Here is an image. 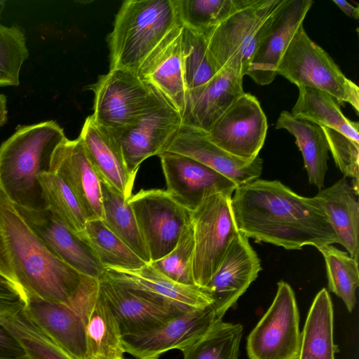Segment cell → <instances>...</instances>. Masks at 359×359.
<instances>
[{
	"label": "cell",
	"mask_w": 359,
	"mask_h": 359,
	"mask_svg": "<svg viewBox=\"0 0 359 359\" xmlns=\"http://www.w3.org/2000/svg\"><path fill=\"white\" fill-rule=\"evenodd\" d=\"M262 270L260 259L249 239L239 233L230 243L219 268L205 287L217 319H222Z\"/></svg>",
	"instance_id": "cell-15"
},
{
	"label": "cell",
	"mask_w": 359,
	"mask_h": 359,
	"mask_svg": "<svg viewBox=\"0 0 359 359\" xmlns=\"http://www.w3.org/2000/svg\"><path fill=\"white\" fill-rule=\"evenodd\" d=\"M312 0H286L256 50L246 75L266 86L276 79L277 67L286 48L311 9Z\"/></svg>",
	"instance_id": "cell-21"
},
{
	"label": "cell",
	"mask_w": 359,
	"mask_h": 359,
	"mask_svg": "<svg viewBox=\"0 0 359 359\" xmlns=\"http://www.w3.org/2000/svg\"><path fill=\"white\" fill-rule=\"evenodd\" d=\"M122 359H124L123 358Z\"/></svg>",
	"instance_id": "cell-48"
},
{
	"label": "cell",
	"mask_w": 359,
	"mask_h": 359,
	"mask_svg": "<svg viewBox=\"0 0 359 359\" xmlns=\"http://www.w3.org/2000/svg\"><path fill=\"white\" fill-rule=\"evenodd\" d=\"M79 137L100 180L129 199L135 176L128 170L114 135L97 124L89 116L86 118Z\"/></svg>",
	"instance_id": "cell-24"
},
{
	"label": "cell",
	"mask_w": 359,
	"mask_h": 359,
	"mask_svg": "<svg viewBox=\"0 0 359 359\" xmlns=\"http://www.w3.org/2000/svg\"><path fill=\"white\" fill-rule=\"evenodd\" d=\"M31 320L73 359H85V332L78 311L65 305L25 295Z\"/></svg>",
	"instance_id": "cell-25"
},
{
	"label": "cell",
	"mask_w": 359,
	"mask_h": 359,
	"mask_svg": "<svg viewBox=\"0 0 359 359\" xmlns=\"http://www.w3.org/2000/svg\"><path fill=\"white\" fill-rule=\"evenodd\" d=\"M298 88L299 95L290 112L294 117L333 129L359 142L358 122L344 116L334 97L319 90Z\"/></svg>",
	"instance_id": "cell-31"
},
{
	"label": "cell",
	"mask_w": 359,
	"mask_h": 359,
	"mask_svg": "<svg viewBox=\"0 0 359 359\" xmlns=\"http://www.w3.org/2000/svg\"><path fill=\"white\" fill-rule=\"evenodd\" d=\"M175 0H126L108 37L110 69L137 73L146 57L176 26Z\"/></svg>",
	"instance_id": "cell-4"
},
{
	"label": "cell",
	"mask_w": 359,
	"mask_h": 359,
	"mask_svg": "<svg viewBox=\"0 0 359 359\" xmlns=\"http://www.w3.org/2000/svg\"><path fill=\"white\" fill-rule=\"evenodd\" d=\"M285 1L238 0L224 20L203 32L219 71L231 68L246 75L256 50Z\"/></svg>",
	"instance_id": "cell-5"
},
{
	"label": "cell",
	"mask_w": 359,
	"mask_h": 359,
	"mask_svg": "<svg viewBox=\"0 0 359 359\" xmlns=\"http://www.w3.org/2000/svg\"><path fill=\"white\" fill-rule=\"evenodd\" d=\"M47 209L51 210L72 232H81L87 220L76 196L53 172L42 174L39 177Z\"/></svg>",
	"instance_id": "cell-37"
},
{
	"label": "cell",
	"mask_w": 359,
	"mask_h": 359,
	"mask_svg": "<svg viewBox=\"0 0 359 359\" xmlns=\"http://www.w3.org/2000/svg\"><path fill=\"white\" fill-rule=\"evenodd\" d=\"M84 325L85 359H122L125 353L122 334L97 285L80 305Z\"/></svg>",
	"instance_id": "cell-26"
},
{
	"label": "cell",
	"mask_w": 359,
	"mask_h": 359,
	"mask_svg": "<svg viewBox=\"0 0 359 359\" xmlns=\"http://www.w3.org/2000/svg\"><path fill=\"white\" fill-rule=\"evenodd\" d=\"M27 355L23 348L12 333L0 323V358Z\"/></svg>",
	"instance_id": "cell-42"
},
{
	"label": "cell",
	"mask_w": 359,
	"mask_h": 359,
	"mask_svg": "<svg viewBox=\"0 0 359 359\" xmlns=\"http://www.w3.org/2000/svg\"><path fill=\"white\" fill-rule=\"evenodd\" d=\"M50 172L56 173L79 201L88 221L102 219L100 180L81 140L66 139L55 150Z\"/></svg>",
	"instance_id": "cell-20"
},
{
	"label": "cell",
	"mask_w": 359,
	"mask_h": 359,
	"mask_svg": "<svg viewBox=\"0 0 359 359\" xmlns=\"http://www.w3.org/2000/svg\"><path fill=\"white\" fill-rule=\"evenodd\" d=\"M151 262L170 252L184 227L191 222V211L166 190L141 189L128 199Z\"/></svg>",
	"instance_id": "cell-10"
},
{
	"label": "cell",
	"mask_w": 359,
	"mask_h": 359,
	"mask_svg": "<svg viewBox=\"0 0 359 359\" xmlns=\"http://www.w3.org/2000/svg\"><path fill=\"white\" fill-rule=\"evenodd\" d=\"M231 207L240 233L256 243L286 250L337 243V236L315 197L294 192L278 180L257 179L238 186Z\"/></svg>",
	"instance_id": "cell-1"
},
{
	"label": "cell",
	"mask_w": 359,
	"mask_h": 359,
	"mask_svg": "<svg viewBox=\"0 0 359 359\" xmlns=\"http://www.w3.org/2000/svg\"><path fill=\"white\" fill-rule=\"evenodd\" d=\"M0 275L25 295L61 304L78 312L98 280L59 259L1 191Z\"/></svg>",
	"instance_id": "cell-2"
},
{
	"label": "cell",
	"mask_w": 359,
	"mask_h": 359,
	"mask_svg": "<svg viewBox=\"0 0 359 359\" xmlns=\"http://www.w3.org/2000/svg\"><path fill=\"white\" fill-rule=\"evenodd\" d=\"M165 151L189 156L225 176L237 187L259 179L263 160L251 162L232 156L212 143L205 133L182 125Z\"/></svg>",
	"instance_id": "cell-22"
},
{
	"label": "cell",
	"mask_w": 359,
	"mask_h": 359,
	"mask_svg": "<svg viewBox=\"0 0 359 359\" xmlns=\"http://www.w3.org/2000/svg\"><path fill=\"white\" fill-rule=\"evenodd\" d=\"M25 300H0V323L17 339L30 359H73L29 318Z\"/></svg>",
	"instance_id": "cell-29"
},
{
	"label": "cell",
	"mask_w": 359,
	"mask_h": 359,
	"mask_svg": "<svg viewBox=\"0 0 359 359\" xmlns=\"http://www.w3.org/2000/svg\"><path fill=\"white\" fill-rule=\"evenodd\" d=\"M318 250L325 262L329 290L343 300L348 311H352L359 286L358 260L332 245Z\"/></svg>",
	"instance_id": "cell-36"
},
{
	"label": "cell",
	"mask_w": 359,
	"mask_h": 359,
	"mask_svg": "<svg viewBox=\"0 0 359 359\" xmlns=\"http://www.w3.org/2000/svg\"><path fill=\"white\" fill-rule=\"evenodd\" d=\"M322 128L336 165L345 177L352 179L351 187L358 195L359 142L333 129Z\"/></svg>",
	"instance_id": "cell-41"
},
{
	"label": "cell",
	"mask_w": 359,
	"mask_h": 359,
	"mask_svg": "<svg viewBox=\"0 0 359 359\" xmlns=\"http://www.w3.org/2000/svg\"><path fill=\"white\" fill-rule=\"evenodd\" d=\"M0 300H25V295L20 288L0 275Z\"/></svg>",
	"instance_id": "cell-43"
},
{
	"label": "cell",
	"mask_w": 359,
	"mask_h": 359,
	"mask_svg": "<svg viewBox=\"0 0 359 359\" xmlns=\"http://www.w3.org/2000/svg\"><path fill=\"white\" fill-rule=\"evenodd\" d=\"M294 292L285 281L267 311L250 333L247 352L250 359H298L302 333Z\"/></svg>",
	"instance_id": "cell-9"
},
{
	"label": "cell",
	"mask_w": 359,
	"mask_h": 359,
	"mask_svg": "<svg viewBox=\"0 0 359 359\" xmlns=\"http://www.w3.org/2000/svg\"><path fill=\"white\" fill-rule=\"evenodd\" d=\"M276 129H285L292 134L302 154L309 183L320 190L324 187L327 170L329 147L322 127L294 117L290 112H280Z\"/></svg>",
	"instance_id": "cell-28"
},
{
	"label": "cell",
	"mask_w": 359,
	"mask_h": 359,
	"mask_svg": "<svg viewBox=\"0 0 359 359\" xmlns=\"http://www.w3.org/2000/svg\"><path fill=\"white\" fill-rule=\"evenodd\" d=\"M104 274L121 285L161 304L184 311L212 305L205 288L172 280L150 263L130 270L107 268Z\"/></svg>",
	"instance_id": "cell-17"
},
{
	"label": "cell",
	"mask_w": 359,
	"mask_h": 359,
	"mask_svg": "<svg viewBox=\"0 0 359 359\" xmlns=\"http://www.w3.org/2000/svg\"><path fill=\"white\" fill-rule=\"evenodd\" d=\"M334 3L346 15L355 19L359 18V8L349 4L344 0H332Z\"/></svg>",
	"instance_id": "cell-44"
},
{
	"label": "cell",
	"mask_w": 359,
	"mask_h": 359,
	"mask_svg": "<svg viewBox=\"0 0 359 359\" xmlns=\"http://www.w3.org/2000/svg\"><path fill=\"white\" fill-rule=\"evenodd\" d=\"M232 194L217 192L205 197L191 212L194 231L193 275L196 285L205 288L240 233L231 207Z\"/></svg>",
	"instance_id": "cell-8"
},
{
	"label": "cell",
	"mask_w": 359,
	"mask_h": 359,
	"mask_svg": "<svg viewBox=\"0 0 359 359\" xmlns=\"http://www.w3.org/2000/svg\"><path fill=\"white\" fill-rule=\"evenodd\" d=\"M67 139L54 121L19 126L0 146V191L15 206L47 209L39 181L50 172L57 148Z\"/></svg>",
	"instance_id": "cell-3"
},
{
	"label": "cell",
	"mask_w": 359,
	"mask_h": 359,
	"mask_svg": "<svg viewBox=\"0 0 359 359\" xmlns=\"http://www.w3.org/2000/svg\"><path fill=\"white\" fill-rule=\"evenodd\" d=\"M15 207L59 259L84 276L95 279L102 276L104 268L91 248L51 210H32Z\"/></svg>",
	"instance_id": "cell-19"
},
{
	"label": "cell",
	"mask_w": 359,
	"mask_h": 359,
	"mask_svg": "<svg viewBox=\"0 0 359 359\" xmlns=\"http://www.w3.org/2000/svg\"><path fill=\"white\" fill-rule=\"evenodd\" d=\"M100 184L103 223L144 262L150 263L149 251L128 199L102 180Z\"/></svg>",
	"instance_id": "cell-32"
},
{
	"label": "cell",
	"mask_w": 359,
	"mask_h": 359,
	"mask_svg": "<svg viewBox=\"0 0 359 359\" xmlns=\"http://www.w3.org/2000/svg\"><path fill=\"white\" fill-rule=\"evenodd\" d=\"M182 126V116L164 102L133 123L113 133L129 172L136 177L140 164L164 152Z\"/></svg>",
	"instance_id": "cell-13"
},
{
	"label": "cell",
	"mask_w": 359,
	"mask_h": 359,
	"mask_svg": "<svg viewBox=\"0 0 359 359\" xmlns=\"http://www.w3.org/2000/svg\"><path fill=\"white\" fill-rule=\"evenodd\" d=\"M357 196L344 177L331 187L320 189L314 197L334 231L337 243L344 246L351 257L358 260L359 203Z\"/></svg>",
	"instance_id": "cell-27"
},
{
	"label": "cell",
	"mask_w": 359,
	"mask_h": 359,
	"mask_svg": "<svg viewBox=\"0 0 359 359\" xmlns=\"http://www.w3.org/2000/svg\"><path fill=\"white\" fill-rule=\"evenodd\" d=\"M0 359H30L27 355L16 358H0Z\"/></svg>",
	"instance_id": "cell-46"
},
{
	"label": "cell",
	"mask_w": 359,
	"mask_h": 359,
	"mask_svg": "<svg viewBox=\"0 0 359 359\" xmlns=\"http://www.w3.org/2000/svg\"><path fill=\"white\" fill-rule=\"evenodd\" d=\"M158 157L166 191L191 212L207 196L217 192L233 194L238 187L231 180L189 156L164 151Z\"/></svg>",
	"instance_id": "cell-14"
},
{
	"label": "cell",
	"mask_w": 359,
	"mask_h": 359,
	"mask_svg": "<svg viewBox=\"0 0 359 359\" xmlns=\"http://www.w3.org/2000/svg\"><path fill=\"white\" fill-rule=\"evenodd\" d=\"M333 307L327 290L323 288L315 297L302 333L298 359H334L337 346L333 341Z\"/></svg>",
	"instance_id": "cell-30"
},
{
	"label": "cell",
	"mask_w": 359,
	"mask_h": 359,
	"mask_svg": "<svg viewBox=\"0 0 359 359\" xmlns=\"http://www.w3.org/2000/svg\"><path fill=\"white\" fill-rule=\"evenodd\" d=\"M94 93V121L116 133L165 102L137 74L109 69L90 86Z\"/></svg>",
	"instance_id": "cell-7"
},
{
	"label": "cell",
	"mask_w": 359,
	"mask_h": 359,
	"mask_svg": "<svg viewBox=\"0 0 359 359\" xmlns=\"http://www.w3.org/2000/svg\"><path fill=\"white\" fill-rule=\"evenodd\" d=\"M194 252V231L190 222L184 227L173 249L162 258L150 264L175 282L196 285L193 275Z\"/></svg>",
	"instance_id": "cell-40"
},
{
	"label": "cell",
	"mask_w": 359,
	"mask_h": 359,
	"mask_svg": "<svg viewBox=\"0 0 359 359\" xmlns=\"http://www.w3.org/2000/svg\"><path fill=\"white\" fill-rule=\"evenodd\" d=\"M98 290L116 318L122 336L147 331L187 312L149 299L104 273L98 278Z\"/></svg>",
	"instance_id": "cell-18"
},
{
	"label": "cell",
	"mask_w": 359,
	"mask_h": 359,
	"mask_svg": "<svg viewBox=\"0 0 359 359\" xmlns=\"http://www.w3.org/2000/svg\"><path fill=\"white\" fill-rule=\"evenodd\" d=\"M266 116L258 100L244 93L212 125L207 137L215 145L244 161H254L264 146Z\"/></svg>",
	"instance_id": "cell-11"
},
{
	"label": "cell",
	"mask_w": 359,
	"mask_h": 359,
	"mask_svg": "<svg viewBox=\"0 0 359 359\" xmlns=\"http://www.w3.org/2000/svg\"><path fill=\"white\" fill-rule=\"evenodd\" d=\"M182 48L184 78L188 94L205 86L219 71L208 50L203 32L183 26Z\"/></svg>",
	"instance_id": "cell-35"
},
{
	"label": "cell",
	"mask_w": 359,
	"mask_h": 359,
	"mask_svg": "<svg viewBox=\"0 0 359 359\" xmlns=\"http://www.w3.org/2000/svg\"><path fill=\"white\" fill-rule=\"evenodd\" d=\"M7 100L6 97L0 93V128L7 122Z\"/></svg>",
	"instance_id": "cell-45"
},
{
	"label": "cell",
	"mask_w": 359,
	"mask_h": 359,
	"mask_svg": "<svg viewBox=\"0 0 359 359\" xmlns=\"http://www.w3.org/2000/svg\"><path fill=\"white\" fill-rule=\"evenodd\" d=\"M242 334L241 324L217 319L201 337L182 351L183 359H238Z\"/></svg>",
	"instance_id": "cell-34"
},
{
	"label": "cell",
	"mask_w": 359,
	"mask_h": 359,
	"mask_svg": "<svg viewBox=\"0 0 359 359\" xmlns=\"http://www.w3.org/2000/svg\"><path fill=\"white\" fill-rule=\"evenodd\" d=\"M76 236L91 248L104 269H136L147 264L109 230L102 219L88 221L84 229Z\"/></svg>",
	"instance_id": "cell-33"
},
{
	"label": "cell",
	"mask_w": 359,
	"mask_h": 359,
	"mask_svg": "<svg viewBox=\"0 0 359 359\" xmlns=\"http://www.w3.org/2000/svg\"><path fill=\"white\" fill-rule=\"evenodd\" d=\"M181 24L203 32L222 22L235 8L238 0H175Z\"/></svg>",
	"instance_id": "cell-39"
},
{
	"label": "cell",
	"mask_w": 359,
	"mask_h": 359,
	"mask_svg": "<svg viewBox=\"0 0 359 359\" xmlns=\"http://www.w3.org/2000/svg\"><path fill=\"white\" fill-rule=\"evenodd\" d=\"M5 7V1H0V16L1 15V13Z\"/></svg>",
	"instance_id": "cell-47"
},
{
	"label": "cell",
	"mask_w": 359,
	"mask_h": 359,
	"mask_svg": "<svg viewBox=\"0 0 359 359\" xmlns=\"http://www.w3.org/2000/svg\"><path fill=\"white\" fill-rule=\"evenodd\" d=\"M243 79L239 72L223 69L205 86L188 93L182 125L208 133L219 117L244 94Z\"/></svg>",
	"instance_id": "cell-23"
},
{
	"label": "cell",
	"mask_w": 359,
	"mask_h": 359,
	"mask_svg": "<svg viewBox=\"0 0 359 359\" xmlns=\"http://www.w3.org/2000/svg\"><path fill=\"white\" fill-rule=\"evenodd\" d=\"M182 34L183 25L180 24L149 53L137 73L142 81L182 116L187 98L182 61Z\"/></svg>",
	"instance_id": "cell-16"
},
{
	"label": "cell",
	"mask_w": 359,
	"mask_h": 359,
	"mask_svg": "<svg viewBox=\"0 0 359 359\" xmlns=\"http://www.w3.org/2000/svg\"><path fill=\"white\" fill-rule=\"evenodd\" d=\"M217 319L211 305L189 310L147 331L123 335L124 351L137 359H158L170 350L182 351L201 337Z\"/></svg>",
	"instance_id": "cell-12"
},
{
	"label": "cell",
	"mask_w": 359,
	"mask_h": 359,
	"mask_svg": "<svg viewBox=\"0 0 359 359\" xmlns=\"http://www.w3.org/2000/svg\"><path fill=\"white\" fill-rule=\"evenodd\" d=\"M277 74L298 88L323 91L339 104L348 103L359 112V88L341 71L329 54L312 41L302 25L277 67Z\"/></svg>",
	"instance_id": "cell-6"
},
{
	"label": "cell",
	"mask_w": 359,
	"mask_h": 359,
	"mask_svg": "<svg viewBox=\"0 0 359 359\" xmlns=\"http://www.w3.org/2000/svg\"><path fill=\"white\" fill-rule=\"evenodd\" d=\"M28 57L24 29L17 24H0V87L20 84V69Z\"/></svg>",
	"instance_id": "cell-38"
}]
</instances>
